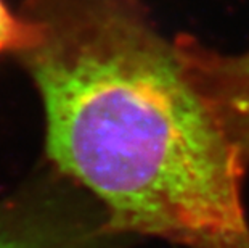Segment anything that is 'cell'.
Returning <instances> with one entry per match:
<instances>
[{
	"label": "cell",
	"instance_id": "277c9868",
	"mask_svg": "<svg viewBox=\"0 0 249 248\" xmlns=\"http://www.w3.org/2000/svg\"><path fill=\"white\" fill-rule=\"evenodd\" d=\"M37 40L36 26L23 13H15L0 0V55H21Z\"/></svg>",
	"mask_w": 249,
	"mask_h": 248
},
{
	"label": "cell",
	"instance_id": "7a4b0ae2",
	"mask_svg": "<svg viewBox=\"0 0 249 248\" xmlns=\"http://www.w3.org/2000/svg\"><path fill=\"white\" fill-rule=\"evenodd\" d=\"M129 242L86 192L53 170L0 203V248H121Z\"/></svg>",
	"mask_w": 249,
	"mask_h": 248
},
{
	"label": "cell",
	"instance_id": "3957f363",
	"mask_svg": "<svg viewBox=\"0 0 249 248\" xmlns=\"http://www.w3.org/2000/svg\"><path fill=\"white\" fill-rule=\"evenodd\" d=\"M174 42L190 81L249 170V50L222 54L190 36Z\"/></svg>",
	"mask_w": 249,
	"mask_h": 248
},
{
	"label": "cell",
	"instance_id": "6da1fadb",
	"mask_svg": "<svg viewBox=\"0 0 249 248\" xmlns=\"http://www.w3.org/2000/svg\"><path fill=\"white\" fill-rule=\"evenodd\" d=\"M53 171L127 240L249 248L248 168L142 0H24Z\"/></svg>",
	"mask_w": 249,
	"mask_h": 248
}]
</instances>
